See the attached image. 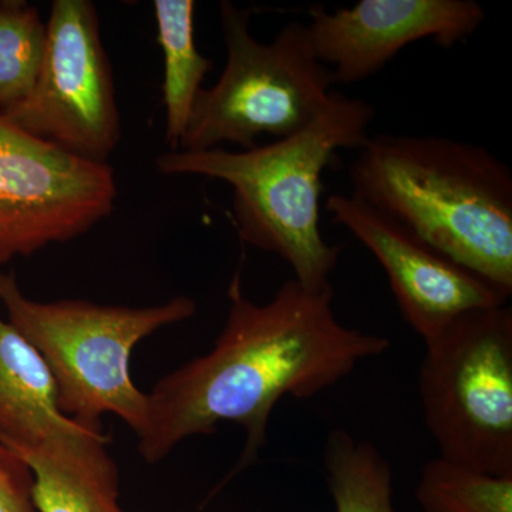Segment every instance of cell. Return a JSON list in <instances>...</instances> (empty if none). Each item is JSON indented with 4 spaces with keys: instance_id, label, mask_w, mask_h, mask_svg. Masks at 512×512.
Instances as JSON below:
<instances>
[{
    "instance_id": "5b68a950",
    "label": "cell",
    "mask_w": 512,
    "mask_h": 512,
    "mask_svg": "<svg viewBox=\"0 0 512 512\" xmlns=\"http://www.w3.org/2000/svg\"><path fill=\"white\" fill-rule=\"evenodd\" d=\"M227 64L211 89H202L178 150L204 151L292 136L328 106L332 70L313 50L308 25L292 20L269 43L252 36L251 10L222 2ZM177 151V150H175Z\"/></svg>"
},
{
    "instance_id": "5bb4252c",
    "label": "cell",
    "mask_w": 512,
    "mask_h": 512,
    "mask_svg": "<svg viewBox=\"0 0 512 512\" xmlns=\"http://www.w3.org/2000/svg\"><path fill=\"white\" fill-rule=\"evenodd\" d=\"M323 467L335 512H396L392 467L369 441L346 430L330 431Z\"/></svg>"
},
{
    "instance_id": "277c9868",
    "label": "cell",
    "mask_w": 512,
    "mask_h": 512,
    "mask_svg": "<svg viewBox=\"0 0 512 512\" xmlns=\"http://www.w3.org/2000/svg\"><path fill=\"white\" fill-rule=\"evenodd\" d=\"M0 303L10 325L49 367L63 414L89 427H101L103 414H116L136 436L146 427L148 404L131 379V353L147 336L197 311L187 296L147 308L37 302L23 295L15 276L2 272Z\"/></svg>"
},
{
    "instance_id": "4fadbf2b",
    "label": "cell",
    "mask_w": 512,
    "mask_h": 512,
    "mask_svg": "<svg viewBox=\"0 0 512 512\" xmlns=\"http://www.w3.org/2000/svg\"><path fill=\"white\" fill-rule=\"evenodd\" d=\"M154 13L164 56L165 140L175 151L180 148L192 107L202 90V80L212 69V62L195 45L192 0H156Z\"/></svg>"
},
{
    "instance_id": "ba28073f",
    "label": "cell",
    "mask_w": 512,
    "mask_h": 512,
    "mask_svg": "<svg viewBox=\"0 0 512 512\" xmlns=\"http://www.w3.org/2000/svg\"><path fill=\"white\" fill-rule=\"evenodd\" d=\"M116 198L109 164L73 156L0 113V265L86 234Z\"/></svg>"
},
{
    "instance_id": "8992f818",
    "label": "cell",
    "mask_w": 512,
    "mask_h": 512,
    "mask_svg": "<svg viewBox=\"0 0 512 512\" xmlns=\"http://www.w3.org/2000/svg\"><path fill=\"white\" fill-rule=\"evenodd\" d=\"M419 393L440 458L512 476V311L468 313L424 343Z\"/></svg>"
},
{
    "instance_id": "3957f363",
    "label": "cell",
    "mask_w": 512,
    "mask_h": 512,
    "mask_svg": "<svg viewBox=\"0 0 512 512\" xmlns=\"http://www.w3.org/2000/svg\"><path fill=\"white\" fill-rule=\"evenodd\" d=\"M373 117L366 100L332 93L319 116L292 136L241 151H170L156 167L165 175L227 183L242 241L281 256L299 285L322 292L332 288L330 275L342 252L320 231L323 173L339 150L363 147Z\"/></svg>"
},
{
    "instance_id": "52a82bcc",
    "label": "cell",
    "mask_w": 512,
    "mask_h": 512,
    "mask_svg": "<svg viewBox=\"0 0 512 512\" xmlns=\"http://www.w3.org/2000/svg\"><path fill=\"white\" fill-rule=\"evenodd\" d=\"M35 87L6 117L73 156L107 163L120 143L111 64L89 0H55Z\"/></svg>"
},
{
    "instance_id": "2e32d148",
    "label": "cell",
    "mask_w": 512,
    "mask_h": 512,
    "mask_svg": "<svg viewBox=\"0 0 512 512\" xmlns=\"http://www.w3.org/2000/svg\"><path fill=\"white\" fill-rule=\"evenodd\" d=\"M421 512H512V476H493L437 457L416 487Z\"/></svg>"
},
{
    "instance_id": "30bf717a",
    "label": "cell",
    "mask_w": 512,
    "mask_h": 512,
    "mask_svg": "<svg viewBox=\"0 0 512 512\" xmlns=\"http://www.w3.org/2000/svg\"><path fill=\"white\" fill-rule=\"evenodd\" d=\"M313 50L335 83H357L383 69L404 47L431 39L454 47L474 35L485 10L474 0H360L329 12L313 6Z\"/></svg>"
},
{
    "instance_id": "7a4b0ae2",
    "label": "cell",
    "mask_w": 512,
    "mask_h": 512,
    "mask_svg": "<svg viewBox=\"0 0 512 512\" xmlns=\"http://www.w3.org/2000/svg\"><path fill=\"white\" fill-rule=\"evenodd\" d=\"M353 197L511 296L512 173L478 144L369 137L350 168Z\"/></svg>"
},
{
    "instance_id": "9c48e42d",
    "label": "cell",
    "mask_w": 512,
    "mask_h": 512,
    "mask_svg": "<svg viewBox=\"0 0 512 512\" xmlns=\"http://www.w3.org/2000/svg\"><path fill=\"white\" fill-rule=\"evenodd\" d=\"M326 210L377 259L404 320L424 343L471 312L507 305L510 296L431 248L353 195L332 194Z\"/></svg>"
},
{
    "instance_id": "8fae6325",
    "label": "cell",
    "mask_w": 512,
    "mask_h": 512,
    "mask_svg": "<svg viewBox=\"0 0 512 512\" xmlns=\"http://www.w3.org/2000/svg\"><path fill=\"white\" fill-rule=\"evenodd\" d=\"M89 427L62 413L43 357L0 318V444L12 453L72 440Z\"/></svg>"
},
{
    "instance_id": "6da1fadb",
    "label": "cell",
    "mask_w": 512,
    "mask_h": 512,
    "mask_svg": "<svg viewBox=\"0 0 512 512\" xmlns=\"http://www.w3.org/2000/svg\"><path fill=\"white\" fill-rule=\"evenodd\" d=\"M224 329L207 355L164 376L147 394L138 453L164 460L181 441L235 423L247 436L235 471L255 461L284 397L312 399L390 348L386 336L343 325L333 288L312 292L289 279L266 303L242 292L241 272L228 288Z\"/></svg>"
},
{
    "instance_id": "9a60e30c",
    "label": "cell",
    "mask_w": 512,
    "mask_h": 512,
    "mask_svg": "<svg viewBox=\"0 0 512 512\" xmlns=\"http://www.w3.org/2000/svg\"><path fill=\"white\" fill-rule=\"evenodd\" d=\"M47 29L26 2H0V113L25 100L45 59Z\"/></svg>"
},
{
    "instance_id": "7c38bea8",
    "label": "cell",
    "mask_w": 512,
    "mask_h": 512,
    "mask_svg": "<svg viewBox=\"0 0 512 512\" xmlns=\"http://www.w3.org/2000/svg\"><path fill=\"white\" fill-rule=\"evenodd\" d=\"M103 430L59 441L16 457L32 474L37 512H127L119 503V468Z\"/></svg>"
},
{
    "instance_id": "e0dca14e",
    "label": "cell",
    "mask_w": 512,
    "mask_h": 512,
    "mask_svg": "<svg viewBox=\"0 0 512 512\" xmlns=\"http://www.w3.org/2000/svg\"><path fill=\"white\" fill-rule=\"evenodd\" d=\"M29 468L0 444V512H37Z\"/></svg>"
}]
</instances>
